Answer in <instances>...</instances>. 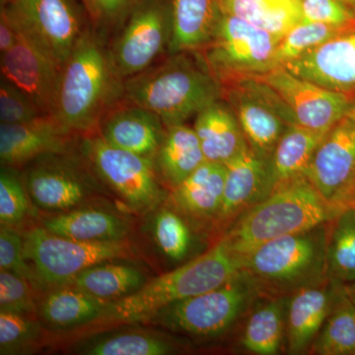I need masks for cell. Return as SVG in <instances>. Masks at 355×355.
<instances>
[{"label":"cell","instance_id":"obj_4","mask_svg":"<svg viewBox=\"0 0 355 355\" xmlns=\"http://www.w3.org/2000/svg\"><path fill=\"white\" fill-rule=\"evenodd\" d=\"M242 268L243 258L221 237L198 258L146 282L130 295L107 302L100 320L121 324L148 321L166 306L221 286Z\"/></svg>","mask_w":355,"mask_h":355},{"label":"cell","instance_id":"obj_42","mask_svg":"<svg viewBox=\"0 0 355 355\" xmlns=\"http://www.w3.org/2000/svg\"><path fill=\"white\" fill-rule=\"evenodd\" d=\"M90 24L97 30L121 28L137 6L146 0H79Z\"/></svg>","mask_w":355,"mask_h":355},{"label":"cell","instance_id":"obj_2","mask_svg":"<svg viewBox=\"0 0 355 355\" xmlns=\"http://www.w3.org/2000/svg\"><path fill=\"white\" fill-rule=\"evenodd\" d=\"M223 98V87L200 53H171L123 81V100L157 114L166 127L181 125Z\"/></svg>","mask_w":355,"mask_h":355},{"label":"cell","instance_id":"obj_20","mask_svg":"<svg viewBox=\"0 0 355 355\" xmlns=\"http://www.w3.org/2000/svg\"><path fill=\"white\" fill-rule=\"evenodd\" d=\"M121 102L105 114L97 132L111 146L153 159L165 135L164 123L144 107Z\"/></svg>","mask_w":355,"mask_h":355},{"label":"cell","instance_id":"obj_9","mask_svg":"<svg viewBox=\"0 0 355 355\" xmlns=\"http://www.w3.org/2000/svg\"><path fill=\"white\" fill-rule=\"evenodd\" d=\"M78 150L102 183L132 211L148 214L168 198L153 159L111 146L98 132L83 135Z\"/></svg>","mask_w":355,"mask_h":355},{"label":"cell","instance_id":"obj_11","mask_svg":"<svg viewBox=\"0 0 355 355\" xmlns=\"http://www.w3.org/2000/svg\"><path fill=\"white\" fill-rule=\"evenodd\" d=\"M7 7L20 31L62 69L88 27L79 0H17Z\"/></svg>","mask_w":355,"mask_h":355},{"label":"cell","instance_id":"obj_38","mask_svg":"<svg viewBox=\"0 0 355 355\" xmlns=\"http://www.w3.org/2000/svg\"><path fill=\"white\" fill-rule=\"evenodd\" d=\"M41 338L35 317L0 310V354H22Z\"/></svg>","mask_w":355,"mask_h":355},{"label":"cell","instance_id":"obj_35","mask_svg":"<svg viewBox=\"0 0 355 355\" xmlns=\"http://www.w3.org/2000/svg\"><path fill=\"white\" fill-rule=\"evenodd\" d=\"M154 242L171 261H182L191 253L193 234L187 219L172 207H158L151 222Z\"/></svg>","mask_w":355,"mask_h":355},{"label":"cell","instance_id":"obj_29","mask_svg":"<svg viewBox=\"0 0 355 355\" xmlns=\"http://www.w3.org/2000/svg\"><path fill=\"white\" fill-rule=\"evenodd\" d=\"M113 261L86 268L69 282V286L109 302L130 295L146 284V275L139 268Z\"/></svg>","mask_w":355,"mask_h":355},{"label":"cell","instance_id":"obj_45","mask_svg":"<svg viewBox=\"0 0 355 355\" xmlns=\"http://www.w3.org/2000/svg\"><path fill=\"white\" fill-rule=\"evenodd\" d=\"M342 207L343 209H345V207L355 209V178L343 198Z\"/></svg>","mask_w":355,"mask_h":355},{"label":"cell","instance_id":"obj_12","mask_svg":"<svg viewBox=\"0 0 355 355\" xmlns=\"http://www.w3.org/2000/svg\"><path fill=\"white\" fill-rule=\"evenodd\" d=\"M249 146L266 159L272 157L289 125H298L293 112L275 89L260 78H245L222 86Z\"/></svg>","mask_w":355,"mask_h":355},{"label":"cell","instance_id":"obj_1","mask_svg":"<svg viewBox=\"0 0 355 355\" xmlns=\"http://www.w3.org/2000/svg\"><path fill=\"white\" fill-rule=\"evenodd\" d=\"M123 99V80L99 38L88 29L60 69L53 116L77 137L97 132Z\"/></svg>","mask_w":355,"mask_h":355},{"label":"cell","instance_id":"obj_34","mask_svg":"<svg viewBox=\"0 0 355 355\" xmlns=\"http://www.w3.org/2000/svg\"><path fill=\"white\" fill-rule=\"evenodd\" d=\"M77 350L86 355H166L174 347L153 334L121 331L81 343Z\"/></svg>","mask_w":355,"mask_h":355},{"label":"cell","instance_id":"obj_14","mask_svg":"<svg viewBox=\"0 0 355 355\" xmlns=\"http://www.w3.org/2000/svg\"><path fill=\"white\" fill-rule=\"evenodd\" d=\"M307 178L324 200L343 209V198L355 178V102L324 135Z\"/></svg>","mask_w":355,"mask_h":355},{"label":"cell","instance_id":"obj_44","mask_svg":"<svg viewBox=\"0 0 355 355\" xmlns=\"http://www.w3.org/2000/svg\"><path fill=\"white\" fill-rule=\"evenodd\" d=\"M20 29L7 7L0 11V51L10 50L20 38Z\"/></svg>","mask_w":355,"mask_h":355},{"label":"cell","instance_id":"obj_36","mask_svg":"<svg viewBox=\"0 0 355 355\" xmlns=\"http://www.w3.org/2000/svg\"><path fill=\"white\" fill-rule=\"evenodd\" d=\"M301 21L280 40L275 60L279 67L335 38L349 28Z\"/></svg>","mask_w":355,"mask_h":355},{"label":"cell","instance_id":"obj_24","mask_svg":"<svg viewBox=\"0 0 355 355\" xmlns=\"http://www.w3.org/2000/svg\"><path fill=\"white\" fill-rule=\"evenodd\" d=\"M42 227L60 237L85 242L119 241L130 232V222L123 217L92 207L53 214L42 222Z\"/></svg>","mask_w":355,"mask_h":355},{"label":"cell","instance_id":"obj_26","mask_svg":"<svg viewBox=\"0 0 355 355\" xmlns=\"http://www.w3.org/2000/svg\"><path fill=\"white\" fill-rule=\"evenodd\" d=\"M207 161L193 128L186 123L166 127V132L153 158L160 181L173 189L179 186Z\"/></svg>","mask_w":355,"mask_h":355},{"label":"cell","instance_id":"obj_47","mask_svg":"<svg viewBox=\"0 0 355 355\" xmlns=\"http://www.w3.org/2000/svg\"><path fill=\"white\" fill-rule=\"evenodd\" d=\"M338 1L342 2L343 4L349 7V8H355V0H338Z\"/></svg>","mask_w":355,"mask_h":355},{"label":"cell","instance_id":"obj_15","mask_svg":"<svg viewBox=\"0 0 355 355\" xmlns=\"http://www.w3.org/2000/svg\"><path fill=\"white\" fill-rule=\"evenodd\" d=\"M259 78L279 93L298 125L317 132H328L355 102V95L328 90L294 76L284 67Z\"/></svg>","mask_w":355,"mask_h":355},{"label":"cell","instance_id":"obj_33","mask_svg":"<svg viewBox=\"0 0 355 355\" xmlns=\"http://www.w3.org/2000/svg\"><path fill=\"white\" fill-rule=\"evenodd\" d=\"M327 273L334 282L355 280V209L345 207L329 223Z\"/></svg>","mask_w":355,"mask_h":355},{"label":"cell","instance_id":"obj_48","mask_svg":"<svg viewBox=\"0 0 355 355\" xmlns=\"http://www.w3.org/2000/svg\"><path fill=\"white\" fill-rule=\"evenodd\" d=\"M17 1V0H0V4H1V7L10 6V4L14 3V2Z\"/></svg>","mask_w":355,"mask_h":355},{"label":"cell","instance_id":"obj_13","mask_svg":"<svg viewBox=\"0 0 355 355\" xmlns=\"http://www.w3.org/2000/svg\"><path fill=\"white\" fill-rule=\"evenodd\" d=\"M172 0H146L133 10L110 51L123 81L144 71L169 48Z\"/></svg>","mask_w":355,"mask_h":355},{"label":"cell","instance_id":"obj_6","mask_svg":"<svg viewBox=\"0 0 355 355\" xmlns=\"http://www.w3.org/2000/svg\"><path fill=\"white\" fill-rule=\"evenodd\" d=\"M261 295L252 275L242 270L221 286L166 306L149 320L175 333L211 338L225 333Z\"/></svg>","mask_w":355,"mask_h":355},{"label":"cell","instance_id":"obj_28","mask_svg":"<svg viewBox=\"0 0 355 355\" xmlns=\"http://www.w3.org/2000/svg\"><path fill=\"white\" fill-rule=\"evenodd\" d=\"M326 133L300 125L286 128L270 159L275 188L295 178L307 177L311 163Z\"/></svg>","mask_w":355,"mask_h":355},{"label":"cell","instance_id":"obj_37","mask_svg":"<svg viewBox=\"0 0 355 355\" xmlns=\"http://www.w3.org/2000/svg\"><path fill=\"white\" fill-rule=\"evenodd\" d=\"M30 198L22 174L18 169L1 166L0 172V222L1 225L15 227L27 218Z\"/></svg>","mask_w":355,"mask_h":355},{"label":"cell","instance_id":"obj_46","mask_svg":"<svg viewBox=\"0 0 355 355\" xmlns=\"http://www.w3.org/2000/svg\"><path fill=\"white\" fill-rule=\"evenodd\" d=\"M345 289H347V294H349L350 299H352V302H354L355 305V280L354 282L345 284Z\"/></svg>","mask_w":355,"mask_h":355},{"label":"cell","instance_id":"obj_21","mask_svg":"<svg viewBox=\"0 0 355 355\" xmlns=\"http://www.w3.org/2000/svg\"><path fill=\"white\" fill-rule=\"evenodd\" d=\"M336 282L328 279L287 296L286 342L291 354L309 352L333 302Z\"/></svg>","mask_w":355,"mask_h":355},{"label":"cell","instance_id":"obj_3","mask_svg":"<svg viewBox=\"0 0 355 355\" xmlns=\"http://www.w3.org/2000/svg\"><path fill=\"white\" fill-rule=\"evenodd\" d=\"M342 210L324 200L307 177H298L275 187L243 212L222 238L244 258L266 242L329 223Z\"/></svg>","mask_w":355,"mask_h":355},{"label":"cell","instance_id":"obj_7","mask_svg":"<svg viewBox=\"0 0 355 355\" xmlns=\"http://www.w3.org/2000/svg\"><path fill=\"white\" fill-rule=\"evenodd\" d=\"M21 174L33 205L51 214L83 207L108 191L80 151L74 149L40 156L25 165Z\"/></svg>","mask_w":355,"mask_h":355},{"label":"cell","instance_id":"obj_43","mask_svg":"<svg viewBox=\"0 0 355 355\" xmlns=\"http://www.w3.org/2000/svg\"><path fill=\"white\" fill-rule=\"evenodd\" d=\"M302 21L349 27L355 25V15L349 7L338 0H301Z\"/></svg>","mask_w":355,"mask_h":355},{"label":"cell","instance_id":"obj_22","mask_svg":"<svg viewBox=\"0 0 355 355\" xmlns=\"http://www.w3.org/2000/svg\"><path fill=\"white\" fill-rule=\"evenodd\" d=\"M225 176V165L205 161L173 189L168 196L170 207L189 220L216 223L223 202Z\"/></svg>","mask_w":355,"mask_h":355},{"label":"cell","instance_id":"obj_8","mask_svg":"<svg viewBox=\"0 0 355 355\" xmlns=\"http://www.w3.org/2000/svg\"><path fill=\"white\" fill-rule=\"evenodd\" d=\"M282 37L222 12L211 39L198 51L222 86L259 78L279 67L275 51Z\"/></svg>","mask_w":355,"mask_h":355},{"label":"cell","instance_id":"obj_19","mask_svg":"<svg viewBox=\"0 0 355 355\" xmlns=\"http://www.w3.org/2000/svg\"><path fill=\"white\" fill-rule=\"evenodd\" d=\"M76 137L62 127L53 116H41L24 123H1V166L20 169L40 156L72 150Z\"/></svg>","mask_w":355,"mask_h":355},{"label":"cell","instance_id":"obj_31","mask_svg":"<svg viewBox=\"0 0 355 355\" xmlns=\"http://www.w3.org/2000/svg\"><path fill=\"white\" fill-rule=\"evenodd\" d=\"M310 350L319 355H355V305L340 282H336L331 309Z\"/></svg>","mask_w":355,"mask_h":355},{"label":"cell","instance_id":"obj_5","mask_svg":"<svg viewBox=\"0 0 355 355\" xmlns=\"http://www.w3.org/2000/svg\"><path fill=\"white\" fill-rule=\"evenodd\" d=\"M329 223L261 245L243 258L242 270L252 275L263 295L288 296L323 284L330 279L327 273Z\"/></svg>","mask_w":355,"mask_h":355},{"label":"cell","instance_id":"obj_16","mask_svg":"<svg viewBox=\"0 0 355 355\" xmlns=\"http://www.w3.org/2000/svg\"><path fill=\"white\" fill-rule=\"evenodd\" d=\"M282 67L328 90L355 95V26Z\"/></svg>","mask_w":355,"mask_h":355},{"label":"cell","instance_id":"obj_10","mask_svg":"<svg viewBox=\"0 0 355 355\" xmlns=\"http://www.w3.org/2000/svg\"><path fill=\"white\" fill-rule=\"evenodd\" d=\"M24 254L44 288L67 286L78 273L104 261L132 258L127 240L85 242L53 234L40 226L26 231Z\"/></svg>","mask_w":355,"mask_h":355},{"label":"cell","instance_id":"obj_40","mask_svg":"<svg viewBox=\"0 0 355 355\" xmlns=\"http://www.w3.org/2000/svg\"><path fill=\"white\" fill-rule=\"evenodd\" d=\"M49 116L20 88L1 77L0 83V121L24 123Z\"/></svg>","mask_w":355,"mask_h":355},{"label":"cell","instance_id":"obj_27","mask_svg":"<svg viewBox=\"0 0 355 355\" xmlns=\"http://www.w3.org/2000/svg\"><path fill=\"white\" fill-rule=\"evenodd\" d=\"M107 301L73 286L53 287L38 305L43 322L53 328L69 329L101 319Z\"/></svg>","mask_w":355,"mask_h":355},{"label":"cell","instance_id":"obj_17","mask_svg":"<svg viewBox=\"0 0 355 355\" xmlns=\"http://www.w3.org/2000/svg\"><path fill=\"white\" fill-rule=\"evenodd\" d=\"M224 165L223 202L214 224L226 230L243 212L268 197L275 186L270 159L259 155L250 146Z\"/></svg>","mask_w":355,"mask_h":355},{"label":"cell","instance_id":"obj_32","mask_svg":"<svg viewBox=\"0 0 355 355\" xmlns=\"http://www.w3.org/2000/svg\"><path fill=\"white\" fill-rule=\"evenodd\" d=\"M287 296H275L252 313L242 336L249 352L275 355L286 340Z\"/></svg>","mask_w":355,"mask_h":355},{"label":"cell","instance_id":"obj_30","mask_svg":"<svg viewBox=\"0 0 355 355\" xmlns=\"http://www.w3.org/2000/svg\"><path fill=\"white\" fill-rule=\"evenodd\" d=\"M221 11L284 37L302 21L301 0H219Z\"/></svg>","mask_w":355,"mask_h":355},{"label":"cell","instance_id":"obj_41","mask_svg":"<svg viewBox=\"0 0 355 355\" xmlns=\"http://www.w3.org/2000/svg\"><path fill=\"white\" fill-rule=\"evenodd\" d=\"M31 284L6 270H0V310L36 317L38 305Z\"/></svg>","mask_w":355,"mask_h":355},{"label":"cell","instance_id":"obj_23","mask_svg":"<svg viewBox=\"0 0 355 355\" xmlns=\"http://www.w3.org/2000/svg\"><path fill=\"white\" fill-rule=\"evenodd\" d=\"M193 130L209 162L225 164L249 147L237 116L223 98L196 116Z\"/></svg>","mask_w":355,"mask_h":355},{"label":"cell","instance_id":"obj_25","mask_svg":"<svg viewBox=\"0 0 355 355\" xmlns=\"http://www.w3.org/2000/svg\"><path fill=\"white\" fill-rule=\"evenodd\" d=\"M221 14L219 0H172L170 55L202 51L216 31Z\"/></svg>","mask_w":355,"mask_h":355},{"label":"cell","instance_id":"obj_18","mask_svg":"<svg viewBox=\"0 0 355 355\" xmlns=\"http://www.w3.org/2000/svg\"><path fill=\"white\" fill-rule=\"evenodd\" d=\"M0 69L1 77L29 96L44 114L53 116L60 69L22 32L15 46L1 53Z\"/></svg>","mask_w":355,"mask_h":355},{"label":"cell","instance_id":"obj_39","mask_svg":"<svg viewBox=\"0 0 355 355\" xmlns=\"http://www.w3.org/2000/svg\"><path fill=\"white\" fill-rule=\"evenodd\" d=\"M0 270L12 272L27 280L37 291H44L43 282L24 254V239L13 227L0 228Z\"/></svg>","mask_w":355,"mask_h":355}]
</instances>
